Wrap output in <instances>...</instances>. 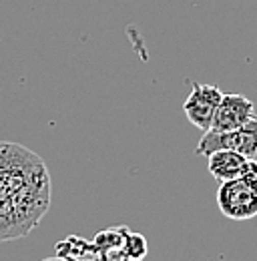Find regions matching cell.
<instances>
[{
  "mask_svg": "<svg viewBox=\"0 0 257 261\" xmlns=\"http://www.w3.org/2000/svg\"><path fill=\"white\" fill-rule=\"evenodd\" d=\"M57 257L64 261H98L100 251L96 249L93 241H87L81 235H68L61 239L55 247Z\"/></svg>",
  "mask_w": 257,
  "mask_h": 261,
  "instance_id": "obj_7",
  "label": "cell"
},
{
  "mask_svg": "<svg viewBox=\"0 0 257 261\" xmlns=\"http://www.w3.org/2000/svg\"><path fill=\"white\" fill-rule=\"evenodd\" d=\"M128 233L127 225H115V227H107L102 231H98L93 239V243L96 245V249L100 253H111V251H119L123 249L125 237Z\"/></svg>",
  "mask_w": 257,
  "mask_h": 261,
  "instance_id": "obj_8",
  "label": "cell"
},
{
  "mask_svg": "<svg viewBox=\"0 0 257 261\" xmlns=\"http://www.w3.org/2000/svg\"><path fill=\"white\" fill-rule=\"evenodd\" d=\"M247 161H249L247 157L235 151H215L207 157V169L215 181L223 183V181H231V179L245 175Z\"/></svg>",
  "mask_w": 257,
  "mask_h": 261,
  "instance_id": "obj_6",
  "label": "cell"
},
{
  "mask_svg": "<svg viewBox=\"0 0 257 261\" xmlns=\"http://www.w3.org/2000/svg\"><path fill=\"white\" fill-rule=\"evenodd\" d=\"M50 173L29 147L0 141V243L27 237L50 209Z\"/></svg>",
  "mask_w": 257,
  "mask_h": 261,
  "instance_id": "obj_1",
  "label": "cell"
},
{
  "mask_svg": "<svg viewBox=\"0 0 257 261\" xmlns=\"http://www.w3.org/2000/svg\"><path fill=\"white\" fill-rule=\"evenodd\" d=\"M215 151H235L247 159L257 157V117L249 119L245 125L235 130H205L195 153L201 157H209Z\"/></svg>",
  "mask_w": 257,
  "mask_h": 261,
  "instance_id": "obj_3",
  "label": "cell"
},
{
  "mask_svg": "<svg viewBox=\"0 0 257 261\" xmlns=\"http://www.w3.org/2000/svg\"><path fill=\"white\" fill-rule=\"evenodd\" d=\"M253 117H255V107L251 98L243 97L239 93H227V95L223 93L209 130H217V133L235 130Z\"/></svg>",
  "mask_w": 257,
  "mask_h": 261,
  "instance_id": "obj_5",
  "label": "cell"
},
{
  "mask_svg": "<svg viewBox=\"0 0 257 261\" xmlns=\"http://www.w3.org/2000/svg\"><path fill=\"white\" fill-rule=\"evenodd\" d=\"M221 89L215 85H203V83H193L191 93L187 100L183 102V113L189 119L193 127L201 129L203 133L211 129L215 111L221 102Z\"/></svg>",
  "mask_w": 257,
  "mask_h": 261,
  "instance_id": "obj_4",
  "label": "cell"
},
{
  "mask_svg": "<svg viewBox=\"0 0 257 261\" xmlns=\"http://www.w3.org/2000/svg\"><path fill=\"white\" fill-rule=\"evenodd\" d=\"M217 207L227 219L233 221L257 217V175H241L219 183Z\"/></svg>",
  "mask_w": 257,
  "mask_h": 261,
  "instance_id": "obj_2",
  "label": "cell"
},
{
  "mask_svg": "<svg viewBox=\"0 0 257 261\" xmlns=\"http://www.w3.org/2000/svg\"><path fill=\"white\" fill-rule=\"evenodd\" d=\"M42 261H64V259H61V257L55 255V257H46V259H42Z\"/></svg>",
  "mask_w": 257,
  "mask_h": 261,
  "instance_id": "obj_11",
  "label": "cell"
},
{
  "mask_svg": "<svg viewBox=\"0 0 257 261\" xmlns=\"http://www.w3.org/2000/svg\"><path fill=\"white\" fill-rule=\"evenodd\" d=\"M121 251H123L131 261H143L147 257V253H149V243H147V239H145L143 233H133V231L128 229Z\"/></svg>",
  "mask_w": 257,
  "mask_h": 261,
  "instance_id": "obj_9",
  "label": "cell"
},
{
  "mask_svg": "<svg viewBox=\"0 0 257 261\" xmlns=\"http://www.w3.org/2000/svg\"><path fill=\"white\" fill-rule=\"evenodd\" d=\"M98 261H131V259L119 249V251H111V253H100V259Z\"/></svg>",
  "mask_w": 257,
  "mask_h": 261,
  "instance_id": "obj_10",
  "label": "cell"
}]
</instances>
